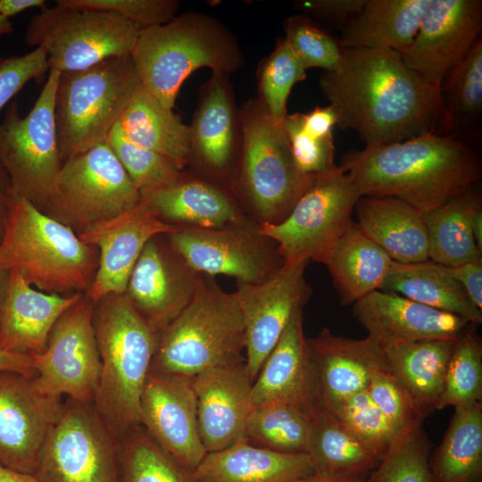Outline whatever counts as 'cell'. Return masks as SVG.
Returning a JSON list of instances; mask_svg holds the SVG:
<instances>
[{"label":"cell","instance_id":"obj_30","mask_svg":"<svg viewBox=\"0 0 482 482\" xmlns=\"http://www.w3.org/2000/svg\"><path fill=\"white\" fill-rule=\"evenodd\" d=\"M192 473L195 482H295L314 471L306 453L260 448L243 437L207 453Z\"/></svg>","mask_w":482,"mask_h":482},{"label":"cell","instance_id":"obj_51","mask_svg":"<svg viewBox=\"0 0 482 482\" xmlns=\"http://www.w3.org/2000/svg\"><path fill=\"white\" fill-rule=\"evenodd\" d=\"M48 71L47 55L42 47L0 58V112L29 80L40 82Z\"/></svg>","mask_w":482,"mask_h":482},{"label":"cell","instance_id":"obj_20","mask_svg":"<svg viewBox=\"0 0 482 482\" xmlns=\"http://www.w3.org/2000/svg\"><path fill=\"white\" fill-rule=\"evenodd\" d=\"M140 425L173 460L193 472L207 453L200 438L189 378L150 371L139 403Z\"/></svg>","mask_w":482,"mask_h":482},{"label":"cell","instance_id":"obj_37","mask_svg":"<svg viewBox=\"0 0 482 482\" xmlns=\"http://www.w3.org/2000/svg\"><path fill=\"white\" fill-rule=\"evenodd\" d=\"M454 409L428 459L432 478L434 482H482V402Z\"/></svg>","mask_w":482,"mask_h":482},{"label":"cell","instance_id":"obj_22","mask_svg":"<svg viewBox=\"0 0 482 482\" xmlns=\"http://www.w3.org/2000/svg\"><path fill=\"white\" fill-rule=\"evenodd\" d=\"M151 238L129 276L126 294L158 333L190 303L201 275L171 247Z\"/></svg>","mask_w":482,"mask_h":482},{"label":"cell","instance_id":"obj_13","mask_svg":"<svg viewBox=\"0 0 482 482\" xmlns=\"http://www.w3.org/2000/svg\"><path fill=\"white\" fill-rule=\"evenodd\" d=\"M360 197L352 178L337 165L315 177L282 221L260 225L261 231L276 243L284 262L314 261L352 225Z\"/></svg>","mask_w":482,"mask_h":482},{"label":"cell","instance_id":"obj_1","mask_svg":"<svg viewBox=\"0 0 482 482\" xmlns=\"http://www.w3.org/2000/svg\"><path fill=\"white\" fill-rule=\"evenodd\" d=\"M319 85L337 125L354 130L365 145L449 130L441 89L408 68L394 50L344 48L339 66L323 71Z\"/></svg>","mask_w":482,"mask_h":482},{"label":"cell","instance_id":"obj_11","mask_svg":"<svg viewBox=\"0 0 482 482\" xmlns=\"http://www.w3.org/2000/svg\"><path fill=\"white\" fill-rule=\"evenodd\" d=\"M59 76V71L49 70L29 113L22 117L13 101L0 123V162L9 175L12 190L37 207L46 204L63 162L54 112Z\"/></svg>","mask_w":482,"mask_h":482},{"label":"cell","instance_id":"obj_36","mask_svg":"<svg viewBox=\"0 0 482 482\" xmlns=\"http://www.w3.org/2000/svg\"><path fill=\"white\" fill-rule=\"evenodd\" d=\"M482 207L474 188L422 212L428 238V259L447 267L482 258L472 232V219Z\"/></svg>","mask_w":482,"mask_h":482},{"label":"cell","instance_id":"obj_35","mask_svg":"<svg viewBox=\"0 0 482 482\" xmlns=\"http://www.w3.org/2000/svg\"><path fill=\"white\" fill-rule=\"evenodd\" d=\"M119 124L132 142L164 155L182 170L187 167L189 126L142 86L126 107Z\"/></svg>","mask_w":482,"mask_h":482},{"label":"cell","instance_id":"obj_19","mask_svg":"<svg viewBox=\"0 0 482 482\" xmlns=\"http://www.w3.org/2000/svg\"><path fill=\"white\" fill-rule=\"evenodd\" d=\"M482 2L431 0L410 46L400 55L408 68L442 88L452 68L480 38Z\"/></svg>","mask_w":482,"mask_h":482},{"label":"cell","instance_id":"obj_8","mask_svg":"<svg viewBox=\"0 0 482 482\" xmlns=\"http://www.w3.org/2000/svg\"><path fill=\"white\" fill-rule=\"evenodd\" d=\"M141 86L130 55L111 57L81 71L61 72L54 112L62 162L106 142Z\"/></svg>","mask_w":482,"mask_h":482},{"label":"cell","instance_id":"obj_58","mask_svg":"<svg viewBox=\"0 0 482 482\" xmlns=\"http://www.w3.org/2000/svg\"><path fill=\"white\" fill-rule=\"evenodd\" d=\"M295 482H370L368 478L333 477L312 473Z\"/></svg>","mask_w":482,"mask_h":482},{"label":"cell","instance_id":"obj_15","mask_svg":"<svg viewBox=\"0 0 482 482\" xmlns=\"http://www.w3.org/2000/svg\"><path fill=\"white\" fill-rule=\"evenodd\" d=\"M93 310L89 298L81 297L57 320L44 352L31 355L43 392L93 402L101 370Z\"/></svg>","mask_w":482,"mask_h":482},{"label":"cell","instance_id":"obj_44","mask_svg":"<svg viewBox=\"0 0 482 482\" xmlns=\"http://www.w3.org/2000/svg\"><path fill=\"white\" fill-rule=\"evenodd\" d=\"M306 76V71L284 37L278 38L274 49L261 61L256 71L257 98L276 122L282 124L287 115L290 92Z\"/></svg>","mask_w":482,"mask_h":482},{"label":"cell","instance_id":"obj_45","mask_svg":"<svg viewBox=\"0 0 482 482\" xmlns=\"http://www.w3.org/2000/svg\"><path fill=\"white\" fill-rule=\"evenodd\" d=\"M106 143L140 194L173 183L184 171L164 155L129 139L119 122L111 130Z\"/></svg>","mask_w":482,"mask_h":482},{"label":"cell","instance_id":"obj_34","mask_svg":"<svg viewBox=\"0 0 482 482\" xmlns=\"http://www.w3.org/2000/svg\"><path fill=\"white\" fill-rule=\"evenodd\" d=\"M380 290L457 315L477 326L482 323V312L470 300L449 267L429 259L393 262Z\"/></svg>","mask_w":482,"mask_h":482},{"label":"cell","instance_id":"obj_60","mask_svg":"<svg viewBox=\"0 0 482 482\" xmlns=\"http://www.w3.org/2000/svg\"><path fill=\"white\" fill-rule=\"evenodd\" d=\"M472 232L477 246L482 252V207L478 209L473 215Z\"/></svg>","mask_w":482,"mask_h":482},{"label":"cell","instance_id":"obj_10","mask_svg":"<svg viewBox=\"0 0 482 482\" xmlns=\"http://www.w3.org/2000/svg\"><path fill=\"white\" fill-rule=\"evenodd\" d=\"M140 201L139 190L104 142L62 162L45 205L62 223L83 231L133 209Z\"/></svg>","mask_w":482,"mask_h":482},{"label":"cell","instance_id":"obj_16","mask_svg":"<svg viewBox=\"0 0 482 482\" xmlns=\"http://www.w3.org/2000/svg\"><path fill=\"white\" fill-rule=\"evenodd\" d=\"M308 261L284 262L266 279L237 283L243 315L245 366L252 382L293 315L307 303L312 288L304 271Z\"/></svg>","mask_w":482,"mask_h":482},{"label":"cell","instance_id":"obj_14","mask_svg":"<svg viewBox=\"0 0 482 482\" xmlns=\"http://www.w3.org/2000/svg\"><path fill=\"white\" fill-rule=\"evenodd\" d=\"M167 236L194 270L229 276L237 283L261 282L284 263L276 243L262 233L260 224L245 220L218 229L178 226Z\"/></svg>","mask_w":482,"mask_h":482},{"label":"cell","instance_id":"obj_54","mask_svg":"<svg viewBox=\"0 0 482 482\" xmlns=\"http://www.w3.org/2000/svg\"><path fill=\"white\" fill-rule=\"evenodd\" d=\"M303 128L318 137H331L332 129L337 125L338 118L335 109L329 104L325 107H315L307 113H302Z\"/></svg>","mask_w":482,"mask_h":482},{"label":"cell","instance_id":"obj_62","mask_svg":"<svg viewBox=\"0 0 482 482\" xmlns=\"http://www.w3.org/2000/svg\"><path fill=\"white\" fill-rule=\"evenodd\" d=\"M8 281V272L0 270V310Z\"/></svg>","mask_w":482,"mask_h":482},{"label":"cell","instance_id":"obj_28","mask_svg":"<svg viewBox=\"0 0 482 482\" xmlns=\"http://www.w3.org/2000/svg\"><path fill=\"white\" fill-rule=\"evenodd\" d=\"M141 198L149 202L162 220L176 226L218 229L244 220L229 188L184 171L173 183L141 194Z\"/></svg>","mask_w":482,"mask_h":482},{"label":"cell","instance_id":"obj_5","mask_svg":"<svg viewBox=\"0 0 482 482\" xmlns=\"http://www.w3.org/2000/svg\"><path fill=\"white\" fill-rule=\"evenodd\" d=\"M245 346L235 292L202 274L190 303L158 332L150 371L192 379L205 370L245 362Z\"/></svg>","mask_w":482,"mask_h":482},{"label":"cell","instance_id":"obj_40","mask_svg":"<svg viewBox=\"0 0 482 482\" xmlns=\"http://www.w3.org/2000/svg\"><path fill=\"white\" fill-rule=\"evenodd\" d=\"M118 482H195L193 473L173 460L137 426L120 437Z\"/></svg>","mask_w":482,"mask_h":482},{"label":"cell","instance_id":"obj_12","mask_svg":"<svg viewBox=\"0 0 482 482\" xmlns=\"http://www.w3.org/2000/svg\"><path fill=\"white\" fill-rule=\"evenodd\" d=\"M120 437L93 402L66 398L41 450L39 482H118Z\"/></svg>","mask_w":482,"mask_h":482},{"label":"cell","instance_id":"obj_38","mask_svg":"<svg viewBox=\"0 0 482 482\" xmlns=\"http://www.w3.org/2000/svg\"><path fill=\"white\" fill-rule=\"evenodd\" d=\"M306 454L314 473L369 478L379 460L333 415L318 411Z\"/></svg>","mask_w":482,"mask_h":482},{"label":"cell","instance_id":"obj_9","mask_svg":"<svg viewBox=\"0 0 482 482\" xmlns=\"http://www.w3.org/2000/svg\"><path fill=\"white\" fill-rule=\"evenodd\" d=\"M33 15L24 34L28 46L42 47L49 70H85L105 59L130 55L141 29L110 12L56 1Z\"/></svg>","mask_w":482,"mask_h":482},{"label":"cell","instance_id":"obj_61","mask_svg":"<svg viewBox=\"0 0 482 482\" xmlns=\"http://www.w3.org/2000/svg\"><path fill=\"white\" fill-rule=\"evenodd\" d=\"M13 31L10 19L0 15V36L10 34Z\"/></svg>","mask_w":482,"mask_h":482},{"label":"cell","instance_id":"obj_50","mask_svg":"<svg viewBox=\"0 0 482 482\" xmlns=\"http://www.w3.org/2000/svg\"><path fill=\"white\" fill-rule=\"evenodd\" d=\"M61 4L114 12L141 29L164 24L178 15L177 0H57Z\"/></svg>","mask_w":482,"mask_h":482},{"label":"cell","instance_id":"obj_27","mask_svg":"<svg viewBox=\"0 0 482 482\" xmlns=\"http://www.w3.org/2000/svg\"><path fill=\"white\" fill-rule=\"evenodd\" d=\"M306 338L303 310H299L291 318L252 385L253 408L273 401H288L312 414L318 412Z\"/></svg>","mask_w":482,"mask_h":482},{"label":"cell","instance_id":"obj_56","mask_svg":"<svg viewBox=\"0 0 482 482\" xmlns=\"http://www.w3.org/2000/svg\"><path fill=\"white\" fill-rule=\"evenodd\" d=\"M12 194L13 190L9 175L0 162V239Z\"/></svg>","mask_w":482,"mask_h":482},{"label":"cell","instance_id":"obj_42","mask_svg":"<svg viewBox=\"0 0 482 482\" xmlns=\"http://www.w3.org/2000/svg\"><path fill=\"white\" fill-rule=\"evenodd\" d=\"M431 448L423 420L400 430L370 482H434L428 466Z\"/></svg>","mask_w":482,"mask_h":482},{"label":"cell","instance_id":"obj_31","mask_svg":"<svg viewBox=\"0 0 482 482\" xmlns=\"http://www.w3.org/2000/svg\"><path fill=\"white\" fill-rule=\"evenodd\" d=\"M314 262L326 266L346 306L380 290L394 261L353 221Z\"/></svg>","mask_w":482,"mask_h":482},{"label":"cell","instance_id":"obj_24","mask_svg":"<svg viewBox=\"0 0 482 482\" xmlns=\"http://www.w3.org/2000/svg\"><path fill=\"white\" fill-rule=\"evenodd\" d=\"M352 306L355 320L382 349L427 339L455 338L470 324L457 315L382 290L371 292Z\"/></svg>","mask_w":482,"mask_h":482},{"label":"cell","instance_id":"obj_57","mask_svg":"<svg viewBox=\"0 0 482 482\" xmlns=\"http://www.w3.org/2000/svg\"><path fill=\"white\" fill-rule=\"evenodd\" d=\"M45 6V0H0V15L10 19L26 10Z\"/></svg>","mask_w":482,"mask_h":482},{"label":"cell","instance_id":"obj_26","mask_svg":"<svg viewBox=\"0 0 482 482\" xmlns=\"http://www.w3.org/2000/svg\"><path fill=\"white\" fill-rule=\"evenodd\" d=\"M81 297L79 293L62 296L37 291L20 271L10 270L0 310V350L42 353L57 320Z\"/></svg>","mask_w":482,"mask_h":482},{"label":"cell","instance_id":"obj_21","mask_svg":"<svg viewBox=\"0 0 482 482\" xmlns=\"http://www.w3.org/2000/svg\"><path fill=\"white\" fill-rule=\"evenodd\" d=\"M177 228L162 220L149 202L141 198L133 209L81 231L80 240L100 250L89 300L96 303L110 294L125 293L131 271L146 243L156 236L170 234Z\"/></svg>","mask_w":482,"mask_h":482},{"label":"cell","instance_id":"obj_46","mask_svg":"<svg viewBox=\"0 0 482 482\" xmlns=\"http://www.w3.org/2000/svg\"><path fill=\"white\" fill-rule=\"evenodd\" d=\"M330 414L379 461L399 432L373 403L366 389L345 399Z\"/></svg>","mask_w":482,"mask_h":482},{"label":"cell","instance_id":"obj_4","mask_svg":"<svg viewBox=\"0 0 482 482\" xmlns=\"http://www.w3.org/2000/svg\"><path fill=\"white\" fill-rule=\"evenodd\" d=\"M94 304L101 370L93 403L120 437L140 425V398L158 333L137 312L126 292L110 294Z\"/></svg>","mask_w":482,"mask_h":482},{"label":"cell","instance_id":"obj_6","mask_svg":"<svg viewBox=\"0 0 482 482\" xmlns=\"http://www.w3.org/2000/svg\"><path fill=\"white\" fill-rule=\"evenodd\" d=\"M94 246L71 228L13 192L0 239V270L21 272L29 285L50 294L90 288Z\"/></svg>","mask_w":482,"mask_h":482},{"label":"cell","instance_id":"obj_25","mask_svg":"<svg viewBox=\"0 0 482 482\" xmlns=\"http://www.w3.org/2000/svg\"><path fill=\"white\" fill-rule=\"evenodd\" d=\"M191 381L206 453L225 449L243 438L253 409V382L245 361L205 370Z\"/></svg>","mask_w":482,"mask_h":482},{"label":"cell","instance_id":"obj_39","mask_svg":"<svg viewBox=\"0 0 482 482\" xmlns=\"http://www.w3.org/2000/svg\"><path fill=\"white\" fill-rule=\"evenodd\" d=\"M315 414L288 401L253 407L244 437L251 445L282 453H306Z\"/></svg>","mask_w":482,"mask_h":482},{"label":"cell","instance_id":"obj_47","mask_svg":"<svg viewBox=\"0 0 482 482\" xmlns=\"http://www.w3.org/2000/svg\"><path fill=\"white\" fill-rule=\"evenodd\" d=\"M284 39L305 71L320 68L336 70L341 63L344 48L339 41L303 15H293L283 22Z\"/></svg>","mask_w":482,"mask_h":482},{"label":"cell","instance_id":"obj_32","mask_svg":"<svg viewBox=\"0 0 482 482\" xmlns=\"http://www.w3.org/2000/svg\"><path fill=\"white\" fill-rule=\"evenodd\" d=\"M431 0H366L341 31L343 48L402 53L412 43Z\"/></svg>","mask_w":482,"mask_h":482},{"label":"cell","instance_id":"obj_23","mask_svg":"<svg viewBox=\"0 0 482 482\" xmlns=\"http://www.w3.org/2000/svg\"><path fill=\"white\" fill-rule=\"evenodd\" d=\"M306 342L319 411L331 413L366 389L374 371L388 368L383 349L369 337L353 339L324 328Z\"/></svg>","mask_w":482,"mask_h":482},{"label":"cell","instance_id":"obj_59","mask_svg":"<svg viewBox=\"0 0 482 482\" xmlns=\"http://www.w3.org/2000/svg\"><path fill=\"white\" fill-rule=\"evenodd\" d=\"M0 482H39L32 474L15 471L0 464Z\"/></svg>","mask_w":482,"mask_h":482},{"label":"cell","instance_id":"obj_43","mask_svg":"<svg viewBox=\"0 0 482 482\" xmlns=\"http://www.w3.org/2000/svg\"><path fill=\"white\" fill-rule=\"evenodd\" d=\"M441 91L449 129L478 117L482 111L481 37L452 68Z\"/></svg>","mask_w":482,"mask_h":482},{"label":"cell","instance_id":"obj_52","mask_svg":"<svg viewBox=\"0 0 482 482\" xmlns=\"http://www.w3.org/2000/svg\"><path fill=\"white\" fill-rule=\"evenodd\" d=\"M366 0H303L295 5L311 14L327 21L346 22L357 15L362 9Z\"/></svg>","mask_w":482,"mask_h":482},{"label":"cell","instance_id":"obj_53","mask_svg":"<svg viewBox=\"0 0 482 482\" xmlns=\"http://www.w3.org/2000/svg\"><path fill=\"white\" fill-rule=\"evenodd\" d=\"M449 270L470 300L482 312V258L449 267Z\"/></svg>","mask_w":482,"mask_h":482},{"label":"cell","instance_id":"obj_55","mask_svg":"<svg viewBox=\"0 0 482 482\" xmlns=\"http://www.w3.org/2000/svg\"><path fill=\"white\" fill-rule=\"evenodd\" d=\"M0 370H10L36 378L37 373L31 355L0 350Z\"/></svg>","mask_w":482,"mask_h":482},{"label":"cell","instance_id":"obj_18","mask_svg":"<svg viewBox=\"0 0 482 482\" xmlns=\"http://www.w3.org/2000/svg\"><path fill=\"white\" fill-rule=\"evenodd\" d=\"M62 404V396L43 392L35 378L0 370V464L33 474Z\"/></svg>","mask_w":482,"mask_h":482},{"label":"cell","instance_id":"obj_49","mask_svg":"<svg viewBox=\"0 0 482 482\" xmlns=\"http://www.w3.org/2000/svg\"><path fill=\"white\" fill-rule=\"evenodd\" d=\"M366 391L399 431L419 420H424L408 392L388 368L373 372Z\"/></svg>","mask_w":482,"mask_h":482},{"label":"cell","instance_id":"obj_2","mask_svg":"<svg viewBox=\"0 0 482 482\" xmlns=\"http://www.w3.org/2000/svg\"><path fill=\"white\" fill-rule=\"evenodd\" d=\"M340 166L362 196L395 197L421 212L473 189L482 177L480 159L470 146L435 132L350 150Z\"/></svg>","mask_w":482,"mask_h":482},{"label":"cell","instance_id":"obj_3","mask_svg":"<svg viewBox=\"0 0 482 482\" xmlns=\"http://www.w3.org/2000/svg\"><path fill=\"white\" fill-rule=\"evenodd\" d=\"M130 56L142 87L170 110L195 71L209 68L230 75L245 64L236 35L217 18L200 12L143 29Z\"/></svg>","mask_w":482,"mask_h":482},{"label":"cell","instance_id":"obj_17","mask_svg":"<svg viewBox=\"0 0 482 482\" xmlns=\"http://www.w3.org/2000/svg\"><path fill=\"white\" fill-rule=\"evenodd\" d=\"M188 126L187 165L196 172L193 175L230 190L242 133L239 108L229 74L212 72L200 87L197 104Z\"/></svg>","mask_w":482,"mask_h":482},{"label":"cell","instance_id":"obj_48","mask_svg":"<svg viewBox=\"0 0 482 482\" xmlns=\"http://www.w3.org/2000/svg\"><path fill=\"white\" fill-rule=\"evenodd\" d=\"M282 126L294 162L303 174L316 177L337 166L333 136L322 137L308 132L303 126L301 112L287 114Z\"/></svg>","mask_w":482,"mask_h":482},{"label":"cell","instance_id":"obj_7","mask_svg":"<svg viewBox=\"0 0 482 482\" xmlns=\"http://www.w3.org/2000/svg\"><path fill=\"white\" fill-rule=\"evenodd\" d=\"M241 148L230 191L245 203L260 225L282 221L315 177L296 167L283 126L258 98L239 109Z\"/></svg>","mask_w":482,"mask_h":482},{"label":"cell","instance_id":"obj_29","mask_svg":"<svg viewBox=\"0 0 482 482\" xmlns=\"http://www.w3.org/2000/svg\"><path fill=\"white\" fill-rule=\"evenodd\" d=\"M354 211L356 224L394 261L402 263L428 259V232L421 212L390 196H362Z\"/></svg>","mask_w":482,"mask_h":482},{"label":"cell","instance_id":"obj_33","mask_svg":"<svg viewBox=\"0 0 482 482\" xmlns=\"http://www.w3.org/2000/svg\"><path fill=\"white\" fill-rule=\"evenodd\" d=\"M457 337L427 339L383 349L388 370L408 392L423 419L438 409Z\"/></svg>","mask_w":482,"mask_h":482},{"label":"cell","instance_id":"obj_41","mask_svg":"<svg viewBox=\"0 0 482 482\" xmlns=\"http://www.w3.org/2000/svg\"><path fill=\"white\" fill-rule=\"evenodd\" d=\"M475 326L469 324L454 342L437 410L482 402V341Z\"/></svg>","mask_w":482,"mask_h":482}]
</instances>
